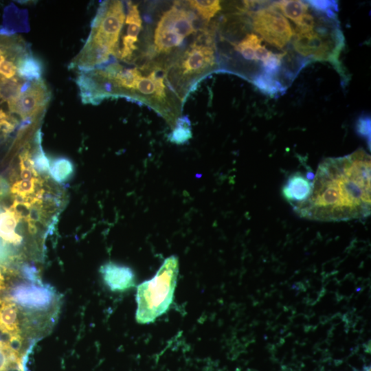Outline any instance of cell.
Returning <instances> with one entry per match:
<instances>
[{"mask_svg": "<svg viewBox=\"0 0 371 371\" xmlns=\"http://www.w3.org/2000/svg\"><path fill=\"white\" fill-rule=\"evenodd\" d=\"M9 185L6 180L0 177V199L8 194Z\"/></svg>", "mask_w": 371, "mask_h": 371, "instance_id": "4316f807", "label": "cell"}, {"mask_svg": "<svg viewBox=\"0 0 371 371\" xmlns=\"http://www.w3.org/2000/svg\"><path fill=\"white\" fill-rule=\"evenodd\" d=\"M36 181L37 179L18 181L12 185L11 192L16 196L26 199L34 192Z\"/></svg>", "mask_w": 371, "mask_h": 371, "instance_id": "603a6c76", "label": "cell"}, {"mask_svg": "<svg viewBox=\"0 0 371 371\" xmlns=\"http://www.w3.org/2000/svg\"><path fill=\"white\" fill-rule=\"evenodd\" d=\"M178 272V258L171 256L165 259L153 278L137 286L135 317L138 323H150L168 311L173 300Z\"/></svg>", "mask_w": 371, "mask_h": 371, "instance_id": "277c9868", "label": "cell"}, {"mask_svg": "<svg viewBox=\"0 0 371 371\" xmlns=\"http://www.w3.org/2000/svg\"><path fill=\"white\" fill-rule=\"evenodd\" d=\"M5 287L3 276L0 271V291H3Z\"/></svg>", "mask_w": 371, "mask_h": 371, "instance_id": "83f0119b", "label": "cell"}, {"mask_svg": "<svg viewBox=\"0 0 371 371\" xmlns=\"http://www.w3.org/2000/svg\"><path fill=\"white\" fill-rule=\"evenodd\" d=\"M19 218L10 208L0 214V238L3 241L19 245L22 237L15 232Z\"/></svg>", "mask_w": 371, "mask_h": 371, "instance_id": "e0dca14e", "label": "cell"}, {"mask_svg": "<svg viewBox=\"0 0 371 371\" xmlns=\"http://www.w3.org/2000/svg\"><path fill=\"white\" fill-rule=\"evenodd\" d=\"M259 8L251 16L254 30L271 45L283 48L293 35L289 22L271 5Z\"/></svg>", "mask_w": 371, "mask_h": 371, "instance_id": "ba28073f", "label": "cell"}, {"mask_svg": "<svg viewBox=\"0 0 371 371\" xmlns=\"http://www.w3.org/2000/svg\"><path fill=\"white\" fill-rule=\"evenodd\" d=\"M357 132L365 136L368 139H370V119L368 117H360L357 122Z\"/></svg>", "mask_w": 371, "mask_h": 371, "instance_id": "484cf974", "label": "cell"}, {"mask_svg": "<svg viewBox=\"0 0 371 371\" xmlns=\"http://www.w3.org/2000/svg\"><path fill=\"white\" fill-rule=\"evenodd\" d=\"M128 13L125 23L128 25L126 34L122 38V48L120 51V58L123 60L130 59L136 50L135 43L142 29V21L137 5L128 1Z\"/></svg>", "mask_w": 371, "mask_h": 371, "instance_id": "7c38bea8", "label": "cell"}, {"mask_svg": "<svg viewBox=\"0 0 371 371\" xmlns=\"http://www.w3.org/2000/svg\"><path fill=\"white\" fill-rule=\"evenodd\" d=\"M74 172L73 162L67 157H57L54 159L49 166V173L52 178L58 183H63L68 181Z\"/></svg>", "mask_w": 371, "mask_h": 371, "instance_id": "d6986e66", "label": "cell"}, {"mask_svg": "<svg viewBox=\"0 0 371 371\" xmlns=\"http://www.w3.org/2000/svg\"><path fill=\"white\" fill-rule=\"evenodd\" d=\"M50 93L44 81H33L24 92L7 101L11 112L19 114L23 120L43 107L48 102Z\"/></svg>", "mask_w": 371, "mask_h": 371, "instance_id": "30bf717a", "label": "cell"}, {"mask_svg": "<svg viewBox=\"0 0 371 371\" xmlns=\"http://www.w3.org/2000/svg\"><path fill=\"white\" fill-rule=\"evenodd\" d=\"M8 54L0 56V80L5 81L6 79L14 78L16 72V66L11 60H7Z\"/></svg>", "mask_w": 371, "mask_h": 371, "instance_id": "d4e9b609", "label": "cell"}, {"mask_svg": "<svg viewBox=\"0 0 371 371\" xmlns=\"http://www.w3.org/2000/svg\"><path fill=\"white\" fill-rule=\"evenodd\" d=\"M190 7L196 11L202 19L210 21L221 10V1L218 0H194L188 1Z\"/></svg>", "mask_w": 371, "mask_h": 371, "instance_id": "ffe728a7", "label": "cell"}, {"mask_svg": "<svg viewBox=\"0 0 371 371\" xmlns=\"http://www.w3.org/2000/svg\"><path fill=\"white\" fill-rule=\"evenodd\" d=\"M312 181L300 172L291 174L283 186L282 193L292 207L305 201L310 196Z\"/></svg>", "mask_w": 371, "mask_h": 371, "instance_id": "4fadbf2b", "label": "cell"}, {"mask_svg": "<svg viewBox=\"0 0 371 371\" xmlns=\"http://www.w3.org/2000/svg\"><path fill=\"white\" fill-rule=\"evenodd\" d=\"M366 371H370V369H368V370H366Z\"/></svg>", "mask_w": 371, "mask_h": 371, "instance_id": "f1b7e54d", "label": "cell"}, {"mask_svg": "<svg viewBox=\"0 0 371 371\" xmlns=\"http://www.w3.org/2000/svg\"><path fill=\"white\" fill-rule=\"evenodd\" d=\"M293 43L295 51L312 60L328 61L346 82L345 69L339 60L344 38L335 17H315L309 28H296Z\"/></svg>", "mask_w": 371, "mask_h": 371, "instance_id": "3957f363", "label": "cell"}, {"mask_svg": "<svg viewBox=\"0 0 371 371\" xmlns=\"http://www.w3.org/2000/svg\"><path fill=\"white\" fill-rule=\"evenodd\" d=\"M307 4L317 12L324 14L329 17H335L337 3L335 1H306Z\"/></svg>", "mask_w": 371, "mask_h": 371, "instance_id": "cb8c5ba5", "label": "cell"}, {"mask_svg": "<svg viewBox=\"0 0 371 371\" xmlns=\"http://www.w3.org/2000/svg\"><path fill=\"white\" fill-rule=\"evenodd\" d=\"M193 13L173 6L159 20L154 32V49L157 53H168L178 47L186 37L195 32Z\"/></svg>", "mask_w": 371, "mask_h": 371, "instance_id": "52a82bcc", "label": "cell"}, {"mask_svg": "<svg viewBox=\"0 0 371 371\" xmlns=\"http://www.w3.org/2000/svg\"><path fill=\"white\" fill-rule=\"evenodd\" d=\"M371 159L363 148L318 166L308 199L294 205L301 217L317 221L362 219L371 212Z\"/></svg>", "mask_w": 371, "mask_h": 371, "instance_id": "6da1fadb", "label": "cell"}, {"mask_svg": "<svg viewBox=\"0 0 371 371\" xmlns=\"http://www.w3.org/2000/svg\"><path fill=\"white\" fill-rule=\"evenodd\" d=\"M10 299L30 313H45L57 302V295L49 285L25 282L12 289Z\"/></svg>", "mask_w": 371, "mask_h": 371, "instance_id": "9c48e42d", "label": "cell"}, {"mask_svg": "<svg viewBox=\"0 0 371 371\" xmlns=\"http://www.w3.org/2000/svg\"><path fill=\"white\" fill-rule=\"evenodd\" d=\"M262 38L255 34H248L241 41L233 44L243 58L250 61L262 62L272 52L262 44Z\"/></svg>", "mask_w": 371, "mask_h": 371, "instance_id": "9a60e30c", "label": "cell"}, {"mask_svg": "<svg viewBox=\"0 0 371 371\" xmlns=\"http://www.w3.org/2000/svg\"><path fill=\"white\" fill-rule=\"evenodd\" d=\"M36 140L38 143V148L35 155L32 158L34 168L37 172H49L50 162L43 151L41 144V135L40 131L37 132Z\"/></svg>", "mask_w": 371, "mask_h": 371, "instance_id": "7402d4cb", "label": "cell"}, {"mask_svg": "<svg viewBox=\"0 0 371 371\" xmlns=\"http://www.w3.org/2000/svg\"><path fill=\"white\" fill-rule=\"evenodd\" d=\"M192 137V131L189 120L186 118H178L172 131L169 135V141L176 144H183Z\"/></svg>", "mask_w": 371, "mask_h": 371, "instance_id": "44dd1931", "label": "cell"}, {"mask_svg": "<svg viewBox=\"0 0 371 371\" xmlns=\"http://www.w3.org/2000/svg\"><path fill=\"white\" fill-rule=\"evenodd\" d=\"M18 305L10 298L0 300V331L8 335L12 342H19V311Z\"/></svg>", "mask_w": 371, "mask_h": 371, "instance_id": "5bb4252c", "label": "cell"}, {"mask_svg": "<svg viewBox=\"0 0 371 371\" xmlns=\"http://www.w3.org/2000/svg\"><path fill=\"white\" fill-rule=\"evenodd\" d=\"M100 273L111 291H125L135 285L134 273L127 266L109 262L100 267Z\"/></svg>", "mask_w": 371, "mask_h": 371, "instance_id": "8fae6325", "label": "cell"}, {"mask_svg": "<svg viewBox=\"0 0 371 371\" xmlns=\"http://www.w3.org/2000/svg\"><path fill=\"white\" fill-rule=\"evenodd\" d=\"M271 7L280 10L282 15L292 20L297 25L302 17L308 12V5L306 1L299 0H286L274 1Z\"/></svg>", "mask_w": 371, "mask_h": 371, "instance_id": "ac0fdd59", "label": "cell"}, {"mask_svg": "<svg viewBox=\"0 0 371 371\" xmlns=\"http://www.w3.org/2000/svg\"><path fill=\"white\" fill-rule=\"evenodd\" d=\"M216 65L214 50L210 41H197L190 45L175 64L172 82L184 94L187 88L212 71Z\"/></svg>", "mask_w": 371, "mask_h": 371, "instance_id": "8992f818", "label": "cell"}, {"mask_svg": "<svg viewBox=\"0 0 371 371\" xmlns=\"http://www.w3.org/2000/svg\"><path fill=\"white\" fill-rule=\"evenodd\" d=\"M125 20L121 1L102 2L91 22V30L85 43L109 58L120 56L119 37Z\"/></svg>", "mask_w": 371, "mask_h": 371, "instance_id": "5b68a950", "label": "cell"}, {"mask_svg": "<svg viewBox=\"0 0 371 371\" xmlns=\"http://www.w3.org/2000/svg\"><path fill=\"white\" fill-rule=\"evenodd\" d=\"M16 72L20 78L33 82L41 80L43 67L40 59L31 54L20 56L16 63Z\"/></svg>", "mask_w": 371, "mask_h": 371, "instance_id": "2e32d148", "label": "cell"}, {"mask_svg": "<svg viewBox=\"0 0 371 371\" xmlns=\"http://www.w3.org/2000/svg\"><path fill=\"white\" fill-rule=\"evenodd\" d=\"M109 79L116 95L128 96L146 103L174 127L180 111L164 71L155 68L143 74L142 69H124L121 65Z\"/></svg>", "mask_w": 371, "mask_h": 371, "instance_id": "7a4b0ae2", "label": "cell"}]
</instances>
